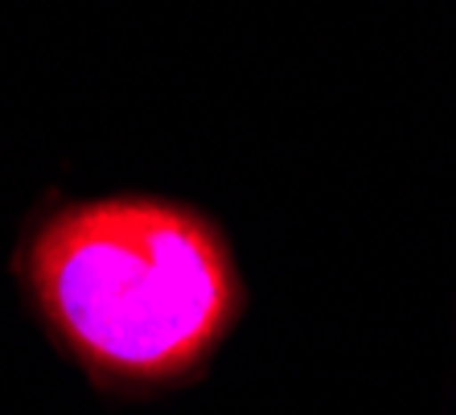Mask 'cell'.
Returning <instances> with one entry per match:
<instances>
[{
  "label": "cell",
  "instance_id": "6da1fadb",
  "mask_svg": "<svg viewBox=\"0 0 456 415\" xmlns=\"http://www.w3.org/2000/svg\"><path fill=\"white\" fill-rule=\"evenodd\" d=\"M17 272L53 341L103 387L185 378L239 313L223 234L149 193L53 206L25 234Z\"/></svg>",
  "mask_w": 456,
  "mask_h": 415
}]
</instances>
